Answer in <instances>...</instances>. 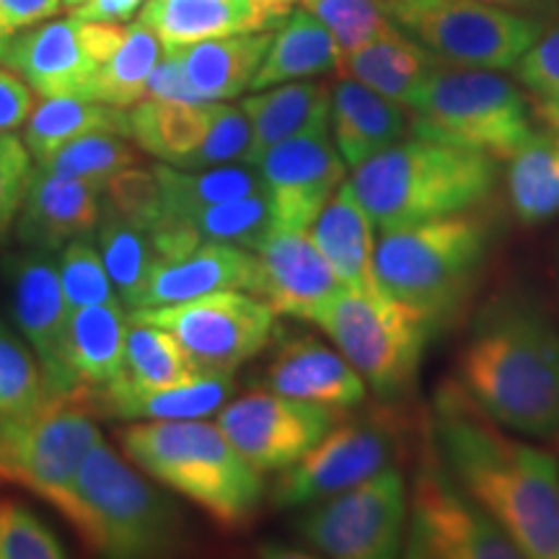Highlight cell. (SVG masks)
Instances as JSON below:
<instances>
[{
  "mask_svg": "<svg viewBox=\"0 0 559 559\" xmlns=\"http://www.w3.org/2000/svg\"><path fill=\"white\" fill-rule=\"evenodd\" d=\"M296 3H298V0H264V5H267V9L275 13L280 21H285V16H288Z\"/></svg>",
  "mask_w": 559,
  "mask_h": 559,
  "instance_id": "53",
  "label": "cell"
},
{
  "mask_svg": "<svg viewBox=\"0 0 559 559\" xmlns=\"http://www.w3.org/2000/svg\"><path fill=\"white\" fill-rule=\"evenodd\" d=\"M234 394V376L200 373L192 381L179 383V386L151 391V394H130V396H86L91 402L102 404L109 415L128 419H205L218 412L228 396Z\"/></svg>",
  "mask_w": 559,
  "mask_h": 559,
  "instance_id": "35",
  "label": "cell"
},
{
  "mask_svg": "<svg viewBox=\"0 0 559 559\" xmlns=\"http://www.w3.org/2000/svg\"><path fill=\"white\" fill-rule=\"evenodd\" d=\"M200 234L202 241H223L257 251L275 228V215L267 192L247 194L226 202H215L192 215H185Z\"/></svg>",
  "mask_w": 559,
  "mask_h": 559,
  "instance_id": "39",
  "label": "cell"
},
{
  "mask_svg": "<svg viewBox=\"0 0 559 559\" xmlns=\"http://www.w3.org/2000/svg\"><path fill=\"white\" fill-rule=\"evenodd\" d=\"M50 396L32 347L0 324V417L29 412Z\"/></svg>",
  "mask_w": 559,
  "mask_h": 559,
  "instance_id": "42",
  "label": "cell"
},
{
  "mask_svg": "<svg viewBox=\"0 0 559 559\" xmlns=\"http://www.w3.org/2000/svg\"><path fill=\"white\" fill-rule=\"evenodd\" d=\"M262 267L260 298L283 317L311 321L342 283L309 230L272 228L257 249Z\"/></svg>",
  "mask_w": 559,
  "mask_h": 559,
  "instance_id": "20",
  "label": "cell"
},
{
  "mask_svg": "<svg viewBox=\"0 0 559 559\" xmlns=\"http://www.w3.org/2000/svg\"><path fill=\"white\" fill-rule=\"evenodd\" d=\"M311 321L383 400L409 389L436 326L428 313L389 293H360L345 285Z\"/></svg>",
  "mask_w": 559,
  "mask_h": 559,
  "instance_id": "8",
  "label": "cell"
},
{
  "mask_svg": "<svg viewBox=\"0 0 559 559\" xmlns=\"http://www.w3.org/2000/svg\"><path fill=\"white\" fill-rule=\"evenodd\" d=\"M99 440L86 389L0 417V481L26 487L55 506Z\"/></svg>",
  "mask_w": 559,
  "mask_h": 559,
  "instance_id": "10",
  "label": "cell"
},
{
  "mask_svg": "<svg viewBox=\"0 0 559 559\" xmlns=\"http://www.w3.org/2000/svg\"><path fill=\"white\" fill-rule=\"evenodd\" d=\"M459 383L506 430L559 432V330L534 300L485 306L459 355Z\"/></svg>",
  "mask_w": 559,
  "mask_h": 559,
  "instance_id": "2",
  "label": "cell"
},
{
  "mask_svg": "<svg viewBox=\"0 0 559 559\" xmlns=\"http://www.w3.org/2000/svg\"><path fill=\"white\" fill-rule=\"evenodd\" d=\"M34 107H37L34 88L19 73H13L11 68L0 62V132L24 128Z\"/></svg>",
  "mask_w": 559,
  "mask_h": 559,
  "instance_id": "48",
  "label": "cell"
},
{
  "mask_svg": "<svg viewBox=\"0 0 559 559\" xmlns=\"http://www.w3.org/2000/svg\"><path fill=\"white\" fill-rule=\"evenodd\" d=\"M91 132H115L130 138L128 109L109 107V104L79 99V96H55L41 99L26 120L24 143L29 148L34 164H41L68 145Z\"/></svg>",
  "mask_w": 559,
  "mask_h": 559,
  "instance_id": "33",
  "label": "cell"
},
{
  "mask_svg": "<svg viewBox=\"0 0 559 559\" xmlns=\"http://www.w3.org/2000/svg\"><path fill=\"white\" fill-rule=\"evenodd\" d=\"M145 99H164V102H185V104H200V94L192 88L190 79L181 70L179 60L166 50L158 66L153 68L148 88H145Z\"/></svg>",
  "mask_w": 559,
  "mask_h": 559,
  "instance_id": "50",
  "label": "cell"
},
{
  "mask_svg": "<svg viewBox=\"0 0 559 559\" xmlns=\"http://www.w3.org/2000/svg\"><path fill=\"white\" fill-rule=\"evenodd\" d=\"M166 47L148 26L132 21L117 50L102 62L91 81L88 99L109 104V107L130 109L145 99L148 79Z\"/></svg>",
  "mask_w": 559,
  "mask_h": 559,
  "instance_id": "37",
  "label": "cell"
},
{
  "mask_svg": "<svg viewBox=\"0 0 559 559\" xmlns=\"http://www.w3.org/2000/svg\"><path fill=\"white\" fill-rule=\"evenodd\" d=\"M257 169L262 174L275 226L309 230L347 174V164L332 138L330 111L270 148Z\"/></svg>",
  "mask_w": 559,
  "mask_h": 559,
  "instance_id": "17",
  "label": "cell"
},
{
  "mask_svg": "<svg viewBox=\"0 0 559 559\" xmlns=\"http://www.w3.org/2000/svg\"><path fill=\"white\" fill-rule=\"evenodd\" d=\"M164 210L171 215H192L215 202H226L247 194L264 192L262 174L251 164H223L210 169H179L171 164H156Z\"/></svg>",
  "mask_w": 559,
  "mask_h": 559,
  "instance_id": "36",
  "label": "cell"
},
{
  "mask_svg": "<svg viewBox=\"0 0 559 559\" xmlns=\"http://www.w3.org/2000/svg\"><path fill=\"white\" fill-rule=\"evenodd\" d=\"M96 247L102 251L117 296L130 309H135L158 262L148 230L132 226L130 221L120 218L111 210H104L99 226H96Z\"/></svg>",
  "mask_w": 559,
  "mask_h": 559,
  "instance_id": "38",
  "label": "cell"
},
{
  "mask_svg": "<svg viewBox=\"0 0 559 559\" xmlns=\"http://www.w3.org/2000/svg\"><path fill=\"white\" fill-rule=\"evenodd\" d=\"M487 247V221L472 210L383 230L376 277L383 293L438 321L466 296Z\"/></svg>",
  "mask_w": 559,
  "mask_h": 559,
  "instance_id": "7",
  "label": "cell"
},
{
  "mask_svg": "<svg viewBox=\"0 0 559 559\" xmlns=\"http://www.w3.org/2000/svg\"><path fill=\"white\" fill-rule=\"evenodd\" d=\"M332 88L321 83L288 81L277 86L254 91L241 102L243 115L249 120L251 143L243 164L257 166L264 153L275 148L277 143L296 135L306 124L330 111Z\"/></svg>",
  "mask_w": 559,
  "mask_h": 559,
  "instance_id": "31",
  "label": "cell"
},
{
  "mask_svg": "<svg viewBox=\"0 0 559 559\" xmlns=\"http://www.w3.org/2000/svg\"><path fill=\"white\" fill-rule=\"evenodd\" d=\"M200 376L190 355L179 345L171 332L156 324L130 319L128 345H124V362L120 376L99 391L96 396H130L164 391Z\"/></svg>",
  "mask_w": 559,
  "mask_h": 559,
  "instance_id": "32",
  "label": "cell"
},
{
  "mask_svg": "<svg viewBox=\"0 0 559 559\" xmlns=\"http://www.w3.org/2000/svg\"><path fill=\"white\" fill-rule=\"evenodd\" d=\"M428 425L453 479L521 555L559 559V461L506 432L453 381L438 389Z\"/></svg>",
  "mask_w": 559,
  "mask_h": 559,
  "instance_id": "1",
  "label": "cell"
},
{
  "mask_svg": "<svg viewBox=\"0 0 559 559\" xmlns=\"http://www.w3.org/2000/svg\"><path fill=\"white\" fill-rule=\"evenodd\" d=\"M519 81L536 102V115L559 128V26L542 34L515 66Z\"/></svg>",
  "mask_w": 559,
  "mask_h": 559,
  "instance_id": "46",
  "label": "cell"
},
{
  "mask_svg": "<svg viewBox=\"0 0 559 559\" xmlns=\"http://www.w3.org/2000/svg\"><path fill=\"white\" fill-rule=\"evenodd\" d=\"M508 198L528 226L559 215V128L536 130L508 166Z\"/></svg>",
  "mask_w": 559,
  "mask_h": 559,
  "instance_id": "34",
  "label": "cell"
},
{
  "mask_svg": "<svg viewBox=\"0 0 559 559\" xmlns=\"http://www.w3.org/2000/svg\"><path fill=\"white\" fill-rule=\"evenodd\" d=\"M130 319L171 332L200 373L234 370L267 347L277 311L247 290H221L171 306L132 309Z\"/></svg>",
  "mask_w": 559,
  "mask_h": 559,
  "instance_id": "12",
  "label": "cell"
},
{
  "mask_svg": "<svg viewBox=\"0 0 559 559\" xmlns=\"http://www.w3.org/2000/svg\"><path fill=\"white\" fill-rule=\"evenodd\" d=\"M52 508L94 555L104 557L164 555L181 536L174 502L104 438L88 451L73 485Z\"/></svg>",
  "mask_w": 559,
  "mask_h": 559,
  "instance_id": "5",
  "label": "cell"
},
{
  "mask_svg": "<svg viewBox=\"0 0 559 559\" xmlns=\"http://www.w3.org/2000/svg\"><path fill=\"white\" fill-rule=\"evenodd\" d=\"M62 3H66V9L73 11V9H79V5L86 3V0H62Z\"/></svg>",
  "mask_w": 559,
  "mask_h": 559,
  "instance_id": "54",
  "label": "cell"
},
{
  "mask_svg": "<svg viewBox=\"0 0 559 559\" xmlns=\"http://www.w3.org/2000/svg\"><path fill=\"white\" fill-rule=\"evenodd\" d=\"M66 557L58 534L16 500H0V559Z\"/></svg>",
  "mask_w": 559,
  "mask_h": 559,
  "instance_id": "45",
  "label": "cell"
},
{
  "mask_svg": "<svg viewBox=\"0 0 559 559\" xmlns=\"http://www.w3.org/2000/svg\"><path fill=\"white\" fill-rule=\"evenodd\" d=\"M298 5L332 32L342 55L400 32L381 0H298Z\"/></svg>",
  "mask_w": 559,
  "mask_h": 559,
  "instance_id": "41",
  "label": "cell"
},
{
  "mask_svg": "<svg viewBox=\"0 0 559 559\" xmlns=\"http://www.w3.org/2000/svg\"><path fill=\"white\" fill-rule=\"evenodd\" d=\"M340 58L342 52L332 32L311 11L298 5L285 16L277 32H272L270 50L251 81V91L332 73L340 68Z\"/></svg>",
  "mask_w": 559,
  "mask_h": 559,
  "instance_id": "30",
  "label": "cell"
},
{
  "mask_svg": "<svg viewBox=\"0 0 559 559\" xmlns=\"http://www.w3.org/2000/svg\"><path fill=\"white\" fill-rule=\"evenodd\" d=\"M11 311L21 337L32 347L52 396L81 391L68 362L70 306L60 285L58 262L47 251L26 249L9 260Z\"/></svg>",
  "mask_w": 559,
  "mask_h": 559,
  "instance_id": "18",
  "label": "cell"
},
{
  "mask_svg": "<svg viewBox=\"0 0 559 559\" xmlns=\"http://www.w3.org/2000/svg\"><path fill=\"white\" fill-rule=\"evenodd\" d=\"M402 555L415 559H521L513 539L453 479L428 436L412 481Z\"/></svg>",
  "mask_w": 559,
  "mask_h": 559,
  "instance_id": "11",
  "label": "cell"
},
{
  "mask_svg": "<svg viewBox=\"0 0 559 559\" xmlns=\"http://www.w3.org/2000/svg\"><path fill=\"white\" fill-rule=\"evenodd\" d=\"M262 267L257 251L223 241H202L190 254L160 260L153 267L135 309L171 306L221 290L260 296Z\"/></svg>",
  "mask_w": 559,
  "mask_h": 559,
  "instance_id": "21",
  "label": "cell"
},
{
  "mask_svg": "<svg viewBox=\"0 0 559 559\" xmlns=\"http://www.w3.org/2000/svg\"><path fill=\"white\" fill-rule=\"evenodd\" d=\"M267 386L293 400L345 412L362 404L368 383L340 349L313 337L285 342L267 368Z\"/></svg>",
  "mask_w": 559,
  "mask_h": 559,
  "instance_id": "22",
  "label": "cell"
},
{
  "mask_svg": "<svg viewBox=\"0 0 559 559\" xmlns=\"http://www.w3.org/2000/svg\"><path fill=\"white\" fill-rule=\"evenodd\" d=\"M148 0H86L79 9L70 11V16L83 21H111V24H124L143 9Z\"/></svg>",
  "mask_w": 559,
  "mask_h": 559,
  "instance_id": "51",
  "label": "cell"
},
{
  "mask_svg": "<svg viewBox=\"0 0 559 559\" xmlns=\"http://www.w3.org/2000/svg\"><path fill=\"white\" fill-rule=\"evenodd\" d=\"M438 62L423 45L400 29L391 37L342 55L337 73L360 81L362 86L379 91L381 96L409 109Z\"/></svg>",
  "mask_w": 559,
  "mask_h": 559,
  "instance_id": "28",
  "label": "cell"
},
{
  "mask_svg": "<svg viewBox=\"0 0 559 559\" xmlns=\"http://www.w3.org/2000/svg\"><path fill=\"white\" fill-rule=\"evenodd\" d=\"M34 171L26 143L13 132H0V241L11 236Z\"/></svg>",
  "mask_w": 559,
  "mask_h": 559,
  "instance_id": "47",
  "label": "cell"
},
{
  "mask_svg": "<svg viewBox=\"0 0 559 559\" xmlns=\"http://www.w3.org/2000/svg\"><path fill=\"white\" fill-rule=\"evenodd\" d=\"M140 472L194 502L210 521L234 531L260 510L264 481L241 451L207 419H135L117 432Z\"/></svg>",
  "mask_w": 559,
  "mask_h": 559,
  "instance_id": "3",
  "label": "cell"
},
{
  "mask_svg": "<svg viewBox=\"0 0 559 559\" xmlns=\"http://www.w3.org/2000/svg\"><path fill=\"white\" fill-rule=\"evenodd\" d=\"M272 32L275 29L228 34L166 50L179 60L202 102H230L251 88V81L270 50Z\"/></svg>",
  "mask_w": 559,
  "mask_h": 559,
  "instance_id": "26",
  "label": "cell"
},
{
  "mask_svg": "<svg viewBox=\"0 0 559 559\" xmlns=\"http://www.w3.org/2000/svg\"><path fill=\"white\" fill-rule=\"evenodd\" d=\"M138 21L148 26L164 47L267 32L283 24L264 0H148L138 11Z\"/></svg>",
  "mask_w": 559,
  "mask_h": 559,
  "instance_id": "24",
  "label": "cell"
},
{
  "mask_svg": "<svg viewBox=\"0 0 559 559\" xmlns=\"http://www.w3.org/2000/svg\"><path fill=\"white\" fill-rule=\"evenodd\" d=\"M62 9V0H0V45L34 24L55 19Z\"/></svg>",
  "mask_w": 559,
  "mask_h": 559,
  "instance_id": "49",
  "label": "cell"
},
{
  "mask_svg": "<svg viewBox=\"0 0 559 559\" xmlns=\"http://www.w3.org/2000/svg\"><path fill=\"white\" fill-rule=\"evenodd\" d=\"M330 128L342 160L347 169H355L404 140L409 132V111L379 91L342 75L332 88Z\"/></svg>",
  "mask_w": 559,
  "mask_h": 559,
  "instance_id": "25",
  "label": "cell"
},
{
  "mask_svg": "<svg viewBox=\"0 0 559 559\" xmlns=\"http://www.w3.org/2000/svg\"><path fill=\"white\" fill-rule=\"evenodd\" d=\"M128 26L75 16L47 19L0 45V62L19 73L41 99H88L91 81L117 50Z\"/></svg>",
  "mask_w": 559,
  "mask_h": 559,
  "instance_id": "15",
  "label": "cell"
},
{
  "mask_svg": "<svg viewBox=\"0 0 559 559\" xmlns=\"http://www.w3.org/2000/svg\"><path fill=\"white\" fill-rule=\"evenodd\" d=\"M412 135L510 160L534 135L528 96L498 70L438 62L409 104Z\"/></svg>",
  "mask_w": 559,
  "mask_h": 559,
  "instance_id": "6",
  "label": "cell"
},
{
  "mask_svg": "<svg viewBox=\"0 0 559 559\" xmlns=\"http://www.w3.org/2000/svg\"><path fill=\"white\" fill-rule=\"evenodd\" d=\"M58 272L70 311L120 300L115 285H111L107 264L102 260V251L96 247V241H91V236L68 241L60 249Z\"/></svg>",
  "mask_w": 559,
  "mask_h": 559,
  "instance_id": "43",
  "label": "cell"
},
{
  "mask_svg": "<svg viewBox=\"0 0 559 559\" xmlns=\"http://www.w3.org/2000/svg\"><path fill=\"white\" fill-rule=\"evenodd\" d=\"M495 179L498 160L485 153L415 135L355 166L349 185L383 234L472 210Z\"/></svg>",
  "mask_w": 559,
  "mask_h": 559,
  "instance_id": "4",
  "label": "cell"
},
{
  "mask_svg": "<svg viewBox=\"0 0 559 559\" xmlns=\"http://www.w3.org/2000/svg\"><path fill=\"white\" fill-rule=\"evenodd\" d=\"M309 236L345 288L383 293L376 277V223L349 179L342 181L311 223Z\"/></svg>",
  "mask_w": 559,
  "mask_h": 559,
  "instance_id": "23",
  "label": "cell"
},
{
  "mask_svg": "<svg viewBox=\"0 0 559 559\" xmlns=\"http://www.w3.org/2000/svg\"><path fill=\"white\" fill-rule=\"evenodd\" d=\"M102 192L107 210L143 230H148L166 213L156 171L143 169L140 164L109 177Z\"/></svg>",
  "mask_w": 559,
  "mask_h": 559,
  "instance_id": "44",
  "label": "cell"
},
{
  "mask_svg": "<svg viewBox=\"0 0 559 559\" xmlns=\"http://www.w3.org/2000/svg\"><path fill=\"white\" fill-rule=\"evenodd\" d=\"M218 109L221 102L143 99L128 109L130 140L160 164L187 166L207 140Z\"/></svg>",
  "mask_w": 559,
  "mask_h": 559,
  "instance_id": "27",
  "label": "cell"
},
{
  "mask_svg": "<svg viewBox=\"0 0 559 559\" xmlns=\"http://www.w3.org/2000/svg\"><path fill=\"white\" fill-rule=\"evenodd\" d=\"M402 451V423L386 407L334 425L296 464L280 472L272 487L277 508L313 506L358 485L389 466Z\"/></svg>",
  "mask_w": 559,
  "mask_h": 559,
  "instance_id": "14",
  "label": "cell"
},
{
  "mask_svg": "<svg viewBox=\"0 0 559 559\" xmlns=\"http://www.w3.org/2000/svg\"><path fill=\"white\" fill-rule=\"evenodd\" d=\"M130 317L120 300L70 311L68 362L81 389L99 391L120 376Z\"/></svg>",
  "mask_w": 559,
  "mask_h": 559,
  "instance_id": "29",
  "label": "cell"
},
{
  "mask_svg": "<svg viewBox=\"0 0 559 559\" xmlns=\"http://www.w3.org/2000/svg\"><path fill=\"white\" fill-rule=\"evenodd\" d=\"M337 423V412L277 391H249L218 409L215 425L254 469L283 472Z\"/></svg>",
  "mask_w": 559,
  "mask_h": 559,
  "instance_id": "16",
  "label": "cell"
},
{
  "mask_svg": "<svg viewBox=\"0 0 559 559\" xmlns=\"http://www.w3.org/2000/svg\"><path fill=\"white\" fill-rule=\"evenodd\" d=\"M409 492L404 474L389 466L321 500L298 523V534L324 557L391 559L402 555Z\"/></svg>",
  "mask_w": 559,
  "mask_h": 559,
  "instance_id": "13",
  "label": "cell"
},
{
  "mask_svg": "<svg viewBox=\"0 0 559 559\" xmlns=\"http://www.w3.org/2000/svg\"><path fill=\"white\" fill-rule=\"evenodd\" d=\"M481 3L500 5V9L526 13V16H549L557 11V0H481Z\"/></svg>",
  "mask_w": 559,
  "mask_h": 559,
  "instance_id": "52",
  "label": "cell"
},
{
  "mask_svg": "<svg viewBox=\"0 0 559 559\" xmlns=\"http://www.w3.org/2000/svg\"><path fill=\"white\" fill-rule=\"evenodd\" d=\"M404 34L445 66L508 70L544 34L542 21L481 0H381Z\"/></svg>",
  "mask_w": 559,
  "mask_h": 559,
  "instance_id": "9",
  "label": "cell"
},
{
  "mask_svg": "<svg viewBox=\"0 0 559 559\" xmlns=\"http://www.w3.org/2000/svg\"><path fill=\"white\" fill-rule=\"evenodd\" d=\"M104 210L99 185L70 179L34 164L29 190L11 234L24 249L60 254L68 241L96 234Z\"/></svg>",
  "mask_w": 559,
  "mask_h": 559,
  "instance_id": "19",
  "label": "cell"
},
{
  "mask_svg": "<svg viewBox=\"0 0 559 559\" xmlns=\"http://www.w3.org/2000/svg\"><path fill=\"white\" fill-rule=\"evenodd\" d=\"M140 153L143 151L130 138L115 135V132H91V135L70 140L68 145H62L37 166H45L62 177L104 187L117 171L140 164Z\"/></svg>",
  "mask_w": 559,
  "mask_h": 559,
  "instance_id": "40",
  "label": "cell"
}]
</instances>
